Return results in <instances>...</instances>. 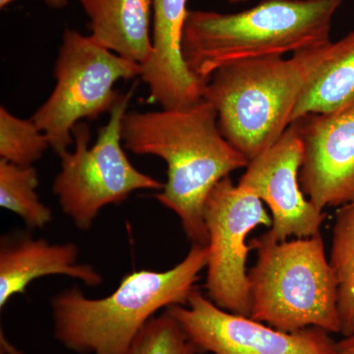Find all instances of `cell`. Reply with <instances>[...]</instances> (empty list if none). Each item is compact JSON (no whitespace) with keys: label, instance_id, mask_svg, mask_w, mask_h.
Wrapping results in <instances>:
<instances>
[{"label":"cell","instance_id":"cell-1","mask_svg":"<svg viewBox=\"0 0 354 354\" xmlns=\"http://www.w3.org/2000/svg\"><path fill=\"white\" fill-rule=\"evenodd\" d=\"M121 138L133 153L167 165L164 189L153 197L174 212L192 244H208L205 203L212 189L249 164L221 134L218 113L206 100L179 109L125 113Z\"/></svg>","mask_w":354,"mask_h":354},{"label":"cell","instance_id":"cell-2","mask_svg":"<svg viewBox=\"0 0 354 354\" xmlns=\"http://www.w3.org/2000/svg\"><path fill=\"white\" fill-rule=\"evenodd\" d=\"M207 260L208 246L192 244L171 269L129 272L109 297L88 298L77 286L60 291L50 301L55 339L79 354H127L160 310L187 305Z\"/></svg>","mask_w":354,"mask_h":354},{"label":"cell","instance_id":"cell-3","mask_svg":"<svg viewBox=\"0 0 354 354\" xmlns=\"http://www.w3.org/2000/svg\"><path fill=\"white\" fill-rule=\"evenodd\" d=\"M344 0H263L237 13L188 10L183 51L204 80L225 65L314 50L330 43Z\"/></svg>","mask_w":354,"mask_h":354},{"label":"cell","instance_id":"cell-4","mask_svg":"<svg viewBox=\"0 0 354 354\" xmlns=\"http://www.w3.org/2000/svg\"><path fill=\"white\" fill-rule=\"evenodd\" d=\"M332 43L288 58L235 62L211 76L204 100L215 108L223 136L249 162L290 127L300 95L329 57Z\"/></svg>","mask_w":354,"mask_h":354},{"label":"cell","instance_id":"cell-5","mask_svg":"<svg viewBox=\"0 0 354 354\" xmlns=\"http://www.w3.org/2000/svg\"><path fill=\"white\" fill-rule=\"evenodd\" d=\"M248 245L257 254L248 270L250 318L281 332L316 327L341 334L337 279L321 232L285 241L265 232Z\"/></svg>","mask_w":354,"mask_h":354},{"label":"cell","instance_id":"cell-6","mask_svg":"<svg viewBox=\"0 0 354 354\" xmlns=\"http://www.w3.org/2000/svg\"><path fill=\"white\" fill-rule=\"evenodd\" d=\"M131 95H122L116 102L94 145L88 147L90 128L80 121L72 129L75 150L59 155L53 192L62 212L83 232L93 227L104 207L121 204L135 191L164 189L165 183L138 171L123 150L121 122Z\"/></svg>","mask_w":354,"mask_h":354},{"label":"cell","instance_id":"cell-7","mask_svg":"<svg viewBox=\"0 0 354 354\" xmlns=\"http://www.w3.org/2000/svg\"><path fill=\"white\" fill-rule=\"evenodd\" d=\"M53 75L57 85L31 118L59 156L73 143L72 129L77 123L111 113L122 97L114 85L141 75V65L104 48L91 36L66 29Z\"/></svg>","mask_w":354,"mask_h":354},{"label":"cell","instance_id":"cell-8","mask_svg":"<svg viewBox=\"0 0 354 354\" xmlns=\"http://www.w3.org/2000/svg\"><path fill=\"white\" fill-rule=\"evenodd\" d=\"M208 232L205 288L220 308L250 317L246 239L259 225L271 227L272 218L259 198L239 189L230 176L209 192L204 208Z\"/></svg>","mask_w":354,"mask_h":354},{"label":"cell","instance_id":"cell-9","mask_svg":"<svg viewBox=\"0 0 354 354\" xmlns=\"http://www.w3.org/2000/svg\"><path fill=\"white\" fill-rule=\"evenodd\" d=\"M199 353L335 354V342L320 328L281 332L216 306L196 288L187 305L167 308Z\"/></svg>","mask_w":354,"mask_h":354},{"label":"cell","instance_id":"cell-10","mask_svg":"<svg viewBox=\"0 0 354 354\" xmlns=\"http://www.w3.org/2000/svg\"><path fill=\"white\" fill-rule=\"evenodd\" d=\"M304 147L291 123L281 138L251 160L237 186L265 202L272 213L267 234L276 241L320 234L326 214L316 208L301 189L300 167Z\"/></svg>","mask_w":354,"mask_h":354},{"label":"cell","instance_id":"cell-11","mask_svg":"<svg viewBox=\"0 0 354 354\" xmlns=\"http://www.w3.org/2000/svg\"><path fill=\"white\" fill-rule=\"evenodd\" d=\"M292 123L304 147L299 181L309 201L321 211L354 202V109Z\"/></svg>","mask_w":354,"mask_h":354},{"label":"cell","instance_id":"cell-12","mask_svg":"<svg viewBox=\"0 0 354 354\" xmlns=\"http://www.w3.org/2000/svg\"><path fill=\"white\" fill-rule=\"evenodd\" d=\"M188 0H153L152 53L141 65L150 100L162 109H179L204 99L209 81L195 75L183 57Z\"/></svg>","mask_w":354,"mask_h":354},{"label":"cell","instance_id":"cell-13","mask_svg":"<svg viewBox=\"0 0 354 354\" xmlns=\"http://www.w3.org/2000/svg\"><path fill=\"white\" fill-rule=\"evenodd\" d=\"M78 259L79 249L73 242L50 243L30 234L4 235L0 242V308L43 277L65 276L87 286H101L102 274Z\"/></svg>","mask_w":354,"mask_h":354},{"label":"cell","instance_id":"cell-14","mask_svg":"<svg viewBox=\"0 0 354 354\" xmlns=\"http://www.w3.org/2000/svg\"><path fill=\"white\" fill-rule=\"evenodd\" d=\"M91 37L120 57L145 64L152 53L153 0H78Z\"/></svg>","mask_w":354,"mask_h":354},{"label":"cell","instance_id":"cell-15","mask_svg":"<svg viewBox=\"0 0 354 354\" xmlns=\"http://www.w3.org/2000/svg\"><path fill=\"white\" fill-rule=\"evenodd\" d=\"M351 109H354V30L332 43L329 57L300 95L291 123L309 114H335Z\"/></svg>","mask_w":354,"mask_h":354},{"label":"cell","instance_id":"cell-16","mask_svg":"<svg viewBox=\"0 0 354 354\" xmlns=\"http://www.w3.org/2000/svg\"><path fill=\"white\" fill-rule=\"evenodd\" d=\"M329 263L337 283L341 334L348 337L354 333V202L335 212Z\"/></svg>","mask_w":354,"mask_h":354},{"label":"cell","instance_id":"cell-17","mask_svg":"<svg viewBox=\"0 0 354 354\" xmlns=\"http://www.w3.org/2000/svg\"><path fill=\"white\" fill-rule=\"evenodd\" d=\"M38 172L0 158V207L19 216L29 228L43 230L53 221V212L39 199Z\"/></svg>","mask_w":354,"mask_h":354},{"label":"cell","instance_id":"cell-18","mask_svg":"<svg viewBox=\"0 0 354 354\" xmlns=\"http://www.w3.org/2000/svg\"><path fill=\"white\" fill-rule=\"evenodd\" d=\"M50 147L48 136L32 118L22 120L0 108V157L21 167H32Z\"/></svg>","mask_w":354,"mask_h":354},{"label":"cell","instance_id":"cell-19","mask_svg":"<svg viewBox=\"0 0 354 354\" xmlns=\"http://www.w3.org/2000/svg\"><path fill=\"white\" fill-rule=\"evenodd\" d=\"M127 354H200L178 321L165 309L146 324Z\"/></svg>","mask_w":354,"mask_h":354},{"label":"cell","instance_id":"cell-20","mask_svg":"<svg viewBox=\"0 0 354 354\" xmlns=\"http://www.w3.org/2000/svg\"><path fill=\"white\" fill-rule=\"evenodd\" d=\"M335 354H354V333L335 342Z\"/></svg>","mask_w":354,"mask_h":354},{"label":"cell","instance_id":"cell-21","mask_svg":"<svg viewBox=\"0 0 354 354\" xmlns=\"http://www.w3.org/2000/svg\"><path fill=\"white\" fill-rule=\"evenodd\" d=\"M15 0H0V7L4 8L8 4L12 3ZM51 6L62 7L67 3V0H46Z\"/></svg>","mask_w":354,"mask_h":354},{"label":"cell","instance_id":"cell-22","mask_svg":"<svg viewBox=\"0 0 354 354\" xmlns=\"http://www.w3.org/2000/svg\"><path fill=\"white\" fill-rule=\"evenodd\" d=\"M1 346L2 348H4L6 353L8 354H21L19 351H17L15 348H13L10 344H9L8 341H7L6 337H3V334H1Z\"/></svg>","mask_w":354,"mask_h":354},{"label":"cell","instance_id":"cell-23","mask_svg":"<svg viewBox=\"0 0 354 354\" xmlns=\"http://www.w3.org/2000/svg\"><path fill=\"white\" fill-rule=\"evenodd\" d=\"M227 1L230 2V3H241V2H246L248 0H227Z\"/></svg>","mask_w":354,"mask_h":354}]
</instances>
